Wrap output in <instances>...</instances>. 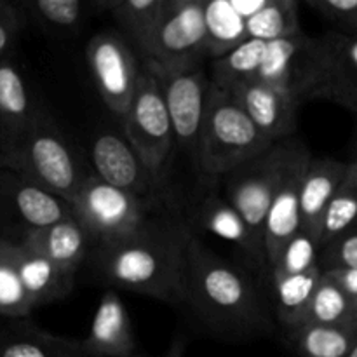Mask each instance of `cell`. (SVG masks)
I'll return each instance as SVG.
<instances>
[{
    "mask_svg": "<svg viewBox=\"0 0 357 357\" xmlns=\"http://www.w3.org/2000/svg\"><path fill=\"white\" fill-rule=\"evenodd\" d=\"M192 237L190 223L159 209L129 236L94 246L89 264L112 288L185 307Z\"/></svg>",
    "mask_w": 357,
    "mask_h": 357,
    "instance_id": "1",
    "label": "cell"
},
{
    "mask_svg": "<svg viewBox=\"0 0 357 357\" xmlns=\"http://www.w3.org/2000/svg\"><path fill=\"white\" fill-rule=\"evenodd\" d=\"M185 307L222 340L250 342L274 331L267 305L253 281L195 236L188 248Z\"/></svg>",
    "mask_w": 357,
    "mask_h": 357,
    "instance_id": "2",
    "label": "cell"
},
{
    "mask_svg": "<svg viewBox=\"0 0 357 357\" xmlns=\"http://www.w3.org/2000/svg\"><path fill=\"white\" fill-rule=\"evenodd\" d=\"M0 167L40 185L72 202L93 171L84 166L77 150L45 110H38L26 131L3 152Z\"/></svg>",
    "mask_w": 357,
    "mask_h": 357,
    "instance_id": "3",
    "label": "cell"
},
{
    "mask_svg": "<svg viewBox=\"0 0 357 357\" xmlns=\"http://www.w3.org/2000/svg\"><path fill=\"white\" fill-rule=\"evenodd\" d=\"M274 145L230 91L211 84L195 164L209 180H222Z\"/></svg>",
    "mask_w": 357,
    "mask_h": 357,
    "instance_id": "4",
    "label": "cell"
},
{
    "mask_svg": "<svg viewBox=\"0 0 357 357\" xmlns=\"http://www.w3.org/2000/svg\"><path fill=\"white\" fill-rule=\"evenodd\" d=\"M305 149V143L295 136L282 139L222 178L223 195L261 239L268 208Z\"/></svg>",
    "mask_w": 357,
    "mask_h": 357,
    "instance_id": "5",
    "label": "cell"
},
{
    "mask_svg": "<svg viewBox=\"0 0 357 357\" xmlns=\"http://www.w3.org/2000/svg\"><path fill=\"white\" fill-rule=\"evenodd\" d=\"M257 79L282 91L298 105L328 100V45L324 35L300 33L268 42Z\"/></svg>",
    "mask_w": 357,
    "mask_h": 357,
    "instance_id": "6",
    "label": "cell"
},
{
    "mask_svg": "<svg viewBox=\"0 0 357 357\" xmlns=\"http://www.w3.org/2000/svg\"><path fill=\"white\" fill-rule=\"evenodd\" d=\"M73 216L93 237L94 246L114 243L138 230L150 215L159 211V202L112 187L93 173L70 202Z\"/></svg>",
    "mask_w": 357,
    "mask_h": 357,
    "instance_id": "7",
    "label": "cell"
},
{
    "mask_svg": "<svg viewBox=\"0 0 357 357\" xmlns=\"http://www.w3.org/2000/svg\"><path fill=\"white\" fill-rule=\"evenodd\" d=\"M122 124L126 139L131 143L157 183L164 187L176 139L162 91L149 66L143 65L138 87Z\"/></svg>",
    "mask_w": 357,
    "mask_h": 357,
    "instance_id": "8",
    "label": "cell"
},
{
    "mask_svg": "<svg viewBox=\"0 0 357 357\" xmlns=\"http://www.w3.org/2000/svg\"><path fill=\"white\" fill-rule=\"evenodd\" d=\"M206 0H173L157 30L139 49L142 63L159 68L201 63L208 56Z\"/></svg>",
    "mask_w": 357,
    "mask_h": 357,
    "instance_id": "9",
    "label": "cell"
},
{
    "mask_svg": "<svg viewBox=\"0 0 357 357\" xmlns=\"http://www.w3.org/2000/svg\"><path fill=\"white\" fill-rule=\"evenodd\" d=\"M86 58L101 100L122 121L142 77L138 52L119 31H101L87 42Z\"/></svg>",
    "mask_w": 357,
    "mask_h": 357,
    "instance_id": "10",
    "label": "cell"
},
{
    "mask_svg": "<svg viewBox=\"0 0 357 357\" xmlns=\"http://www.w3.org/2000/svg\"><path fill=\"white\" fill-rule=\"evenodd\" d=\"M145 65V63H143ZM149 66L157 77L171 122L176 145L195 159L199 136L208 108L211 80H208L201 63L183 66Z\"/></svg>",
    "mask_w": 357,
    "mask_h": 357,
    "instance_id": "11",
    "label": "cell"
},
{
    "mask_svg": "<svg viewBox=\"0 0 357 357\" xmlns=\"http://www.w3.org/2000/svg\"><path fill=\"white\" fill-rule=\"evenodd\" d=\"M70 216L73 211L68 201L0 167V220L17 229L16 241L28 230L44 229Z\"/></svg>",
    "mask_w": 357,
    "mask_h": 357,
    "instance_id": "12",
    "label": "cell"
},
{
    "mask_svg": "<svg viewBox=\"0 0 357 357\" xmlns=\"http://www.w3.org/2000/svg\"><path fill=\"white\" fill-rule=\"evenodd\" d=\"M91 160L96 176L146 201L160 202L162 185L157 183L149 167L143 164L126 136L117 132H100L91 145Z\"/></svg>",
    "mask_w": 357,
    "mask_h": 357,
    "instance_id": "13",
    "label": "cell"
},
{
    "mask_svg": "<svg viewBox=\"0 0 357 357\" xmlns=\"http://www.w3.org/2000/svg\"><path fill=\"white\" fill-rule=\"evenodd\" d=\"M190 215V227H199L204 232L237 246L248 260L253 261L255 267H267L264 239L248 225L225 195L209 192L192 208Z\"/></svg>",
    "mask_w": 357,
    "mask_h": 357,
    "instance_id": "14",
    "label": "cell"
},
{
    "mask_svg": "<svg viewBox=\"0 0 357 357\" xmlns=\"http://www.w3.org/2000/svg\"><path fill=\"white\" fill-rule=\"evenodd\" d=\"M230 93L271 142L293 138L300 108L293 98L258 79L246 80L230 89Z\"/></svg>",
    "mask_w": 357,
    "mask_h": 357,
    "instance_id": "15",
    "label": "cell"
},
{
    "mask_svg": "<svg viewBox=\"0 0 357 357\" xmlns=\"http://www.w3.org/2000/svg\"><path fill=\"white\" fill-rule=\"evenodd\" d=\"M310 159H312V153L309 152V149L300 153L268 208L267 218L264 223V248L268 271L274 267L282 248L302 229L300 188H302L303 173H305Z\"/></svg>",
    "mask_w": 357,
    "mask_h": 357,
    "instance_id": "16",
    "label": "cell"
},
{
    "mask_svg": "<svg viewBox=\"0 0 357 357\" xmlns=\"http://www.w3.org/2000/svg\"><path fill=\"white\" fill-rule=\"evenodd\" d=\"M82 347L89 357H136L131 317L115 289L101 296Z\"/></svg>",
    "mask_w": 357,
    "mask_h": 357,
    "instance_id": "17",
    "label": "cell"
},
{
    "mask_svg": "<svg viewBox=\"0 0 357 357\" xmlns=\"http://www.w3.org/2000/svg\"><path fill=\"white\" fill-rule=\"evenodd\" d=\"M20 243L38 251L54 261L63 271L75 274L82 264L89 261L94 250V241L75 216L61 220L44 229L28 230L21 236Z\"/></svg>",
    "mask_w": 357,
    "mask_h": 357,
    "instance_id": "18",
    "label": "cell"
},
{
    "mask_svg": "<svg viewBox=\"0 0 357 357\" xmlns=\"http://www.w3.org/2000/svg\"><path fill=\"white\" fill-rule=\"evenodd\" d=\"M40 107L13 58L0 61V152L9 149L30 126Z\"/></svg>",
    "mask_w": 357,
    "mask_h": 357,
    "instance_id": "19",
    "label": "cell"
},
{
    "mask_svg": "<svg viewBox=\"0 0 357 357\" xmlns=\"http://www.w3.org/2000/svg\"><path fill=\"white\" fill-rule=\"evenodd\" d=\"M347 166L349 162H340L330 157H321V159L312 157L303 173L302 188H300L302 229L314 234L317 239L328 206L347 173Z\"/></svg>",
    "mask_w": 357,
    "mask_h": 357,
    "instance_id": "20",
    "label": "cell"
},
{
    "mask_svg": "<svg viewBox=\"0 0 357 357\" xmlns=\"http://www.w3.org/2000/svg\"><path fill=\"white\" fill-rule=\"evenodd\" d=\"M23 21L51 37L75 35L87 17L107 13V0H24L16 3Z\"/></svg>",
    "mask_w": 357,
    "mask_h": 357,
    "instance_id": "21",
    "label": "cell"
},
{
    "mask_svg": "<svg viewBox=\"0 0 357 357\" xmlns=\"http://www.w3.org/2000/svg\"><path fill=\"white\" fill-rule=\"evenodd\" d=\"M16 261L21 281L35 309L58 302L72 293L75 274L63 271L54 261L20 241H16Z\"/></svg>",
    "mask_w": 357,
    "mask_h": 357,
    "instance_id": "22",
    "label": "cell"
},
{
    "mask_svg": "<svg viewBox=\"0 0 357 357\" xmlns=\"http://www.w3.org/2000/svg\"><path fill=\"white\" fill-rule=\"evenodd\" d=\"M0 357H89L82 340L40 330L26 319L0 328Z\"/></svg>",
    "mask_w": 357,
    "mask_h": 357,
    "instance_id": "23",
    "label": "cell"
},
{
    "mask_svg": "<svg viewBox=\"0 0 357 357\" xmlns=\"http://www.w3.org/2000/svg\"><path fill=\"white\" fill-rule=\"evenodd\" d=\"M328 100L357 114V37L328 31Z\"/></svg>",
    "mask_w": 357,
    "mask_h": 357,
    "instance_id": "24",
    "label": "cell"
},
{
    "mask_svg": "<svg viewBox=\"0 0 357 357\" xmlns=\"http://www.w3.org/2000/svg\"><path fill=\"white\" fill-rule=\"evenodd\" d=\"M173 0H107V13L114 17L119 33L136 52L146 44Z\"/></svg>",
    "mask_w": 357,
    "mask_h": 357,
    "instance_id": "25",
    "label": "cell"
},
{
    "mask_svg": "<svg viewBox=\"0 0 357 357\" xmlns=\"http://www.w3.org/2000/svg\"><path fill=\"white\" fill-rule=\"evenodd\" d=\"M323 271L312 268L303 274L274 275V298L278 319L284 331H291L305 323V316L312 303L314 293Z\"/></svg>",
    "mask_w": 357,
    "mask_h": 357,
    "instance_id": "26",
    "label": "cell"
},
{
    "mask_svg": "<svg viewBox=\"0 0 357 357\" xmlns=\"http://www.w3.org/2000/svg\"><path fill=\"white\" fill-rule=\"evenodd\" d=\"M286 340L296 357H347L357 344V326L303 324L286 331Z\"/></svg>",
    "mask_w": 357,
    "mask_h": 357,
    "instance_id": "27",
    "label": "cell"
},
{
    "mask_svg": "<svg viewBox=\"0 0 357 357\" xmlns=\"http://www.w3.org/2000/svg\"><path fill=\"white\" fill-rule=\"evenodd\" d=\"M208 56L218 59L246 42V21L237 14L230 0H211L204 3Z\"/></svg>",
    "mask_w": 357,
    "mask_h": 357,
    "instance_id": "28",
    "label": "cell"
},
{
    "mask_svg": "<svg viewBox=\"0 0 357 357\" xmlns=\"http://www.w3.org/2000/svg\"><path fill=\"white\" fill-rule=\"evenodd\" d=\"M303 324L357 326V302L337 284L328 272H323Z\"/></svg>",
    "mask_w": 357,
    "mask_h": 357,
    "instance_id": "29",
    "label": "cell"
},
{
    "mask_svg": "<svg viewBox=\"0 0 357 357\" xmlns=\"http://www.w3.org/2000/svg\"><path fill=\"white\" fill-rule=\"evenodd\" d=\"M267 45L268 42L248 38L225 56L215 59L211 84L230 91L246 80L257 79L267 54Z\"/></svg>",
    "mask_w": 357,
    "mask_h": 357,
    "instance_id": "30",
    "label": "cell"
},
{
    "mask_svg": "<svg viewBox=\"0 0 357 357\" xmlns=\"http://www.w3.org/2000/svg\"><path fill=\"white\" fill-rule=\"evenodd\" d=\"M16 261V241L0 237V317L26 319L33 310Z\"/></svg>",
    "mask_w": 357,
    "mask_h": 357,
    "instance_id": "31",
    "label": "cell"
},
{
    "mask_svg": "<svg viewBox=\"0 0 357 357\" xmlns=\"http://www.w3.org/2000/svg\"><path fill=\"white\" fill-rule=\"evenodd\" d=\"M250 38L264 42L284 40L303 33L296 0H268L267 6L246 21Z\"/></svg>",
    "mask_w": 357,
    "mask_h": 357,
    "instance_id": "32",
    "label": "cell"
},
{
    "mask_svg": "<svg viewBox=\"0 0 357 357\" xmlns=\"http://www.w3.org/2000/svg\"><path fill=\"white\" fill-rule=\"evenodd\" d=\"M357 222V164L349 162L347 173L335 192L321 225V250Z\"/></svg>",
    "mask_w": 357,
    "mask_h": 357,
    "instance_id": "33",
    "label": "cell"
},
{
    "mask_svg": "<svg viewBox=\"0 0 357 357\" xmlns=\"http://www.w3.org/2000/svg\"><path fill=\"white\" fill-rule=\"evenodd\" d=\"M321 258V243L314 234L300 229L291 241L282 248L281 255L275 260L274 267L271 268L272 278L274 275H293L303 274L312 268L319 267Z\"/></svg>",
    "mask_w": 357,
    "mask_h": 357,
    "instance_id": "34",
    "label": "cell"
},
{
    "mask_svg": "<svg viewBox=\"0 0 357 357\" xmlns=\"http://www.w3.org/2000/svg\"><path fill=\"white\" fill-rule=\"evenodd\" d=\"M319 267L323 272L356 271L357 268V222L321 250Z\"/></svg>",
    "mask_w": 357,
    "mask_h": 357,
    "instance_id": "35",
    "label": "cell"
},
{
    "mask_svg": "<svg viewBox=\"0 0 357 357\" xmlns=\"http://www.w3.org/2000/svg\"><path fill=\"white\" fill-rule=\"evenodd\" d=\"M307 6L337 26L335 31L357 37V0H307Z\"/></svg>",
    "mask_w": 357,
    "mask_h": 357,
    "instance_id": "36",
    "label": "cell"
},
{
    "mask_svg": "<svg viewBox=\"0 0 357 357\" xmlns=\"http://www.w3.org/2000/svg\"><path fill=\"white\" fill-rule=\"evenodd\" d=\"M21 26H23V17L16 3L0 0V61L13 56Z\"/></svg>",
    "mask_w": 357,
    "mask_h": 357,
    "instance_id": "37",
    "label": "cell"
},
{
    "mask_svg": "<svg viewBox=\"0 0 357 357\" xmlns=\"http://www.w3.org/2000/svg\"><path fill=\"white\" fill-rule=\"evenodd\" d=\"M337 281V284L357 302V268L356 271H333L328 272Z\"/></svg>",
    "mask_w": 357,
    "mask_h": 357,
    "instance_id": "38",
    "label": "cell"
},
{
    "mask_svg": "<svg viewBox=\"0 0 357 357\" xmlns=\"http://www.w3.org/2000/svg\"><path fill=\"white\" fill-rule=\"evenodd\" d=\"M230 2H232L237 14H239L244 21H248L250 17H253L255 14L260 13V10L267 6L268 0H230Z\"/></svg>",
    "mask_w": 357,
    "mask_h": 357,
    "instance_id": "39",
    "label": "cell"
},
{
    "mask_svg": "<svg viewBox=\"0 0 357 357\" xmlns=\"http://www.w3.org/2000/svg\"><path fill=\"white\" fill-rule=\"evenodd\" d=\"M183 349H185L183 340L176 338V340L173 342V345L169 347V352H167V354L164 357H181V356H183ZM136 357H143V356H136Z\"/></svg>",
    "mask_w": 357,
    "mask_h": 357,
    "instance_id": "40",
    "label": "cell"
},
{
    "mask_svg": "<svg viewBox=\"0 0 357 357\" xmlns=\"http://www.w3.org/2000/svg\"><path fill=\"white\" fill-rule=\"evenodd\" d=\"M347 357H357V344H356V347L351 351V354H349Z\"/></svg>",
    "mask_w": 357,
    "mask_h": 357,
    "instance_id": "41",
    "label": "cell"
},
{
    "mask_svg": "<svg viewBox=\"0 0 357 357\" xmlns=\"http://www.w3.org/2000/svg\"><path fill=\"white\" fill-rule=\"evenodd\" d=\"M352 162L357 164V145H356V152H354V159H352Z\"/></svg>",
    "mask_w": 357,
    "mask_h": 357,
    "instance_id": "42",
    "label": "cell"
}]
</instances>
